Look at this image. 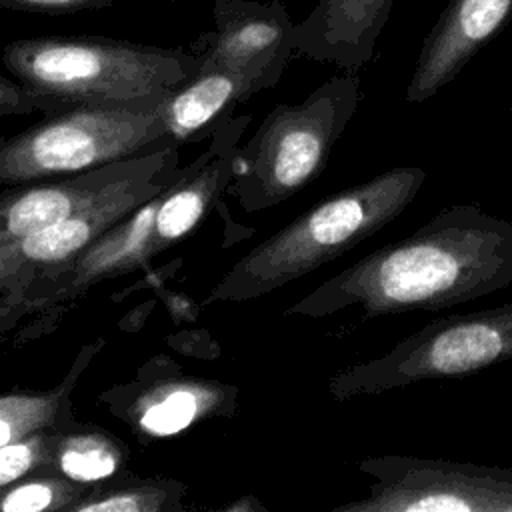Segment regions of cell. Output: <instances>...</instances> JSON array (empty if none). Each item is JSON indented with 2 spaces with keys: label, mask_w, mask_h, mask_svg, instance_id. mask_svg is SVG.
<instances>
[{
  "label": "cell",
  "mask_w": 512,
  "mask_h": 512,
  "mask_svg": "<svg viewBox=\"0 0 512 512\" xmlns=\"http://www.w3.org/2000/svg\"><path fill=\"white\" fill-rule=\"evenodd\" d=\"M126 444L102 426L74 422L52 432L50 468L78 484L100 486L130 474Z\"/></svg>",
  "instance_id": "16"
},
{
  "label": "cell",
  "mask_w": 512,
  "mask_h": 512,
  "mask_svg": "<svg viewBox=\"0 0 512 512\" xmlns=\"http://www.w3.org/2000/svg\"><path fill=\"white\" fill-rule=\"evenodd\" d=\"M188 484L176 478H138L134 472L90 488L70 512H182Z\"/></svg>",
  "instance_id": "17"
},
{
  "label": "cell",
  "mask_w": 512,
  "mask_h": 512,
  "mask_svg": "<svg viewBox=\"0 0 512 512\" xmlns=\"http://www.w3.org/2000/svg\"><path fill=\"white\" fill-rule=\"evenodd\" d=\"M4 68L50 116L84 102L162 96L200 68L194 52L104 36H38L2 48Z\"/></svg>",
  "instance_id": "3"
},
{
  "label": "cell",
  "mask_w": 512,
  "mask_h": 512,
  "mask_svg": "<svg viewBox=\"0 0 512 512\" xmlns=\"http://www.w3.org/2000/svg\"><path fill=\"white\" fill-rule=\"evenodd\" d=\"M360 82L352 72L322 82L298 104H278L238 146L228 194L244 212L282 204L314 182L356 114Z\"/></svg>",
  "instance_id": "4"
},
{
  "label": "cell",
  "mask_w": 512,
  "mask_h": 512,
  "mask_svg": "<svg viewBox=\"0 0 512 512\" xmlns=\"http://www.w3.org/2000/svg\"><path fill=\"white\" fill-rule=\"evenodd\" d=\"M256 92V86L240 74L222 68H198L166 98V134L180 146L210 140L234 108Z\"/></svg>",
  "instance_id": "14"
},
{
  "label": "cell",
  "mask_w": 512,
  "mask_h": 512,
  "mask_svg": "<svg viewBox=\"0 0 512 512\" xmlns=\"http://www.w3.org/2000/svg\"><path fill=\"white\" fill-rule=\"evenodd\" d=\"M38 112L36 94L30 86L22 84L20 80H10L6 76L0 78V114H32Z\"/></svg>",
  "instance_id": "21"
},
{
  "label": "cell",
  "mask_w": 512,
  "mask_h": 512,
  "mask_svg": "<svg viewBox=\"0 0 512 512\" xmlns=\"http://www.w3.org/2000/svg\"><path fill=\"white\" fill-rule=\"evenodd\" d=\"M224 512H268V508L252 494L246 496H238L232 502L222 506Z\"/></svg>",
  "instance_id": "22"
},
{
  "label": "cell",
  "mask_w": 512,
  "mask_h": 512,
  "mask_svg": "<svg viewBox=\"0 0 512 512\" xmlns=\"http://www.w3.org/2000/svg\"><path fill=\"white\" fill-rule=\"evenodd\" d=\"M424 182L426 170L398 166L324 198L240 256L204 302H248L340 258L400 216Z\"/></svg>",
  "instance_id": "2"
},
{
  "label": "cell",
  "mask_w": 512,
  "mask_h": 512,
  "mask_svg": "<svg viewBox=\"0 0 512 512\" xmlns=\"http://www.w3.org/2000/svg\"><path fill=\"white\" fill-rule=\"evenodd\" d=\"M214 30L198 36L200 68H222L250 80L256 90L278 84L294 52V22L280 0H214Z\"/></svg>",
  "instance_id": "10"
},
{
  "label": "cell",
  "mask_w": 512,
  "mask_h": 512,
  "mask_svg": "<svg viewBox=\"0 0 512 512\" xmlns=\"http://www.w3.org/2000/svg\"><path fill=\"white\" fill-rule=\"evenodd\" d=\"M368 494L332 512H512V468L418 456H370Z\"/></svg>",
  "instance_id": "8"
},
{
  "label": "cell",
  "mask_w": 512,
  "mask_h": 512,
  "mask_svg": "<svg viewBox=\"0 0 512 512\" xmlns=\"http://www.w3.org/2000/svg\"><path fill=\"white\" fill-rule=\"evenodd\" d=\"M392 4L394 0H318L294 24V52L354 72L372 60Z\"/></svg>",
  "instance_id": "13"
},
{
  "label": "cell",
  "mask_w": 512,
  "mask_h": 512,
  "mask_svg": "<svg viewBox=\"0 0 512 512\" xmlns=\"http://www.w3.org/2000/svg\"><path fill=\"white\" fill-rule=\"evenodd\" d=\"M150 154L60 178L6 186L0 200V246L18 242L32 232L82 212L110 188L138 172Z\"/></svg>",
  "instance_id": "12"
},
{
  "label": "cell",
  "mask_w": 512,
  "mask_h": 512,
  "mask_svg": "<svg viewBox=\"0 0 512 512\" xmlns=\"http://www.w3.org/2000/svg\"><path fill=\"white\" fill-rule=\"evenodd\" d=\"M90 490L54 470L34 472L6 488H0L4 512H70Z\"/></svg>",
  "instance_id": "18"
},
{
  "label": "cell",
  "mask_w": 512,
  "mask_h": 512,
  "mask_svg": "<svg viewBox=\"0 0 512 512\" xmlns=\"http://www.w3.org/2000/svg\"><path fill=\"white\" fill-rule=\"evenodd\" d=\"M52 432H34L0 446V488L50 468Z\"/></svg>",
  "instance_id": "19"
},
{
  "label": "cell",
  "mask_w": 512,
  "mask_h": 512,
  "mask_svg": "<svg viewBox=\"0 0 512 512\" xmlns=\"http://www.w3.org/2000/svg\"><path fill=\"white\" fill-rule=\"evenodd\" d=\"M180 144L154 150L148 162L82 212L0 246V332L12 330L28 288L70 266L86 248L166 190L180 174Z\"/></svg>",
  "instance_id": "7"
},
{
  "label": "cell",
  "mask_w": 512,
  "mask_h": 512,
  "mask_svg": "<svg viewBox=\"0 0 512 512\" xmlns=\"http://www.w3.org/2000/svg\"><path fill=\"white\" fill-rule=\"evenodd\" d=\"M506 360H512V302L436 318L384 356L336 372L328 392L346 402L426 380L472 376Z\"/></svg>",
  "instance_id": "6"
},
{
  "label": "cell",
  "mask_w": 512,
  "mask_h": 512,
  "mask_svg": "<svg viewBox=\"0 0 512 512\" xmlns=\"http://www.w3.org/2000/svg\"><path fill=\"white\" fill-rule=\"evenodd\" d=\"M512 282V222L478 204L442 208L414 234L386 244L324 280L288 316L326 318L346 308L364 316L440 310Z\"/></svg>",
  "instance_id": "1"
},
{
  "label": "cell",
  "mask_w": 512,
  "mask_h": 512,
  "mask_svg": "<svg viewBox=\"0 0 512 512\" xmlns=\"http://www.w3.org/2000/svg\"><path fill=\"white\" fill-rule=\"evenodd\" d=\"M168 96L84 102L46 116L2 142V186L60 178L176 144L164 126Z\"/></svg>",
  "instance_id": "5"
},
{
  "label": "cell",
  "mask_w": 512,
  "mask_h": 512,
  "mask_svg": "<svg viewBox=\"0 0 512 512\" xmlns=\"http://www.w3.org/2000/svg\"><path fill=\"white\" fill-rule=\"evenodd\" d=\"M104 338L84 344L66 376L50 390H12L0 396V446L34 432L60 430L78 422L72 414V390L98 356Z\"/></svg>",
  "instance_id": "15"
},
{
  "label": "cell",
  "mask_w": 512,
  "mask_h": 512,
  "mask_svg": "<svg viewBox=\"0 0 512 512\" xmlns=\"http://www.w3.org/2000/svg\"><path fill=\"white\" fill-rule=\"evenodd\" d=\"M114 0H0L8 10L34 12V14H74L84 10H100L110 6Z\"/></svg>",
  "instance_id": "20"
},
{
  "label": "cell",
  "mask_w": 512,
  "mask_h": 512,
  "mask_svg": "<svg viewBox=\"0 0 512 512\" xmlns=\"http://www.w3.org/2000/svg\"><path fill=\"white\" fill-rule=\"evenodd\" d=\"M238 394L236 384L188 376L168 356H154L134 380L100 392L98 402L144 442L182 434L212 418H232Z\"/></svg>",
  "instance_id": "9"
},
{
  "label": "cell",
  "mask_w": 512,
  "mask_h": 512,
  "mask_svg": "<svg viewBox=\"0 0 512 512\" xmlns=\"http://www.w3.org/2000/svg\"><path fill=\"white\" fill-rule=\"evenodd\" d=\"M512 14V0H448L424 38L406 88V102L422 104L450 84Z\"/></svg>",
  "instance_id": "11"
}]
</instances>
